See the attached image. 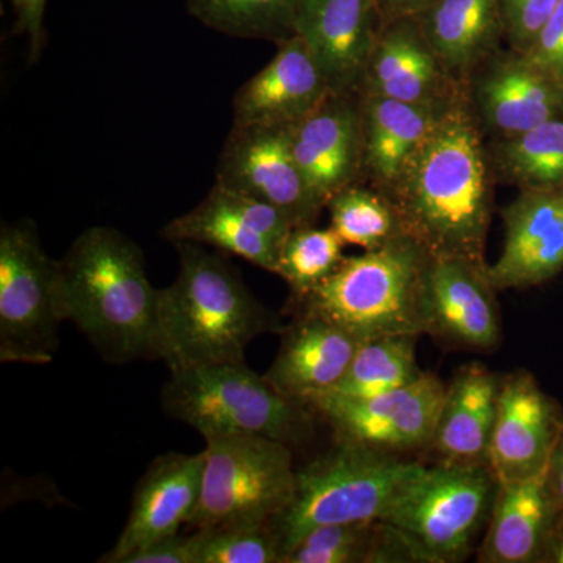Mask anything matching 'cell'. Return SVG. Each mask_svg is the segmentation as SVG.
<instances>
[{"label":"cell","instance_id":"6da1fadb","mask_svg":"<svg viewBox=\"0 0 563 563\" xmlns=\"http://www.w3.org/2000/svg\"><path fill=\"white\" fill-rule=\"evenodd\" d=\"M495 181L487 140L463 84L384 195L395 207L404 233L433 257L487 265Z\"/></svg>","mask_w":563,"mask_h":563},{"label":"cell","instance_id":"7a4b0ae2","mask_svg":"<svg viewBox=\"0 0 563 563\" xmlns=\"http://www.w3.org/2000/svg\"><path fill=\"white\" fill-rule=\"evenodd\" d=\"M158 290L143 252L107 225L87 229L57 262V309L110 363L155 357Z\"/></svg>","mask_w":563,"mask_h":563},{"label":"cell","instance_id":"3957f363","mask_svg":"<svg viewBox=\"0 0 563 563\" xmlns=\"http://www.w3.org/2000/svg\"><path fill=\"white\" fill-rule=\"evenodd\" d=\"M179 273L158 290L155 357L174 369L243 363L247 346L263 333H280V318L218 254L196 243H176Z\"/></svg>","mask_w":563,"mask_h":563},{"label":"cell","instance_id":"277c9868","mask_svg":"<svg viewBox=\"0 0 563 563\" xmlns=\"http://www.w3.org/2000/svg\"><path fill=\"white\" fill-rule=\"evenodd\" d=\"M431 257L407 233L344 257L328 279L298 298L301 313L324 318L362 342L424 335V282Z\"/></svg>","mask_w":563,"mask_h":563},{"label":"cell","instance_id":"5b68a950","mask_svg":"<svg viewBox=\"0 0 563 563\" xmlns=\"http://www.w3.org/2000/svg\"><path fill=\"white\" fill-rule=\"evenodd\" d=\"M426 466L399 454L339 442L296 473L291 503L272 523L282 559L317 526L384 520Z\"/></svg>","mask_w":563,"mask_h":563},{"label":"cell","instance_id":"8992f818","mask_svg":"<svg viewBox=\"0 0 563 563\" xmlns=\"http://www.w3.org/2000/svg\"><path fill=\"white\" fill-rule=\"evenodd\" d=\"M162 401L169 417L202 437L255 433L291 446L313 432L312 409L274 390L246 362L174 369Z\"/></svg>","mask_w":563,"mask_h":563},{"label":"cell","instance_id":"52a82bcc","mask_svg":"<svg viewBox=\"0 0 563 563\" xmlns=\"http://www.w3.org/2000/svg\"><path fill=\"white\" fill-rule=\"evenodd\" d=\"M202 490L188 528L272 525L291 503L290 444L255 433L203 437Z\"/></svg>","mask_w":563,"mask_h":563},{"label":"cell","instance_id":"ba28073f","mask_svg":"<svg viewBox=\"0 0 563 563\" xmlns=\"http://www.w3.org/2000/svg\"><path fill=\"white\" fill-rule=\"evenodd\" d=\"M498 481L488 463L439 461L407 485L385 523L406 533L426 563H457L487 526Z\"/></svg>","mask_w":563,"mask_h":563},{"label":"cell","instance_id":"9c48e42d","mask_svg":"<svg viewBox=\"0 0 563 563\" xmlns=\"http://www.w3.org/2000/svg\"><path fill=\"white\" fill-rule=\"evenodd\" d=\"M57 262L29 221L0 231V361L44 365L58 350Z\"/></svg>","mask_w":563,"mask_h":563},{"label":"cell","instance_id":"30bf717a","mask_svg":"<svg viewBox=\"0 0 563 563\" xmlns=\"http://www.w3.org/2000/svg\"><path fill=\"white\" fill-rule=\"evenodd\" d=\"M444 393L446 384L426 372L415 383L383 395L350 398L325 393L309 407L331 424L339 442L401 455L429 450Z\"/></svg>","mask_w":563,"mask_h":563},{"label":"cell","instance_id":"8fae6325","mask_svg":"<svg viewBox=\"0 0 563 563\" xmlns=\"http://www.w3.org/2000/svg\"><path fill=\"white\" fill-rule=\"evenodd\" d=\"M217 184L277 207L298 228L325 209L310 190L291 151L290 128L233 125L218 163Z\"/></svg>","mask_w":563,"mask_h":563},{"label":"cell","instance_id":"7c38bea8","mask_svg":"<svg viewBox=\"0 0 563 563\" xmlns=\"http://www.w3.org/2000/svg\"><path fill=\"white\" fill-rule=\"evenodd\" d=\"M296 222L272 203L214 184L198 207L165 225L169 242L206 244L277 274L282 244Z\"/></svg>","mask_w":563,"mask_h":563},{"label":"cell","instance_id":"4fadbf2b","mask_svg":"<svg viewBox=\"0 0 563 563\" xmlns=\"http://www.w3.org/2000/svg\"><path fill=\"white\" fill-rule=\"evenodd\" d=\"M485 140L512 139L563 118V88L520 52L498 51L465 81Z\"/></svg>","mask_w":563,"mask_h":563},{"label":"cell","instance_id":"5bb4252c","mask_svg":"<svg viewBox=\"0 0 563 563\" xmlns=\"http://www.w3.org/2000/svg\"><path fill=\"white\" fill-rule=\"evenodd\" d=\"M563 432V409L526 369L503 376L488 465L498 484L531 479L547 470Z\"/></svg>","mask_w":563,"mask_h":563},{"label":"cell","instance_id":"9a60e30c","mask_svg":"<svg viewBox=\"0 0 563 563\" xmlns=\"http://www.w3.org/2000/svg\"><path fill=\"white\" fill-rule=\"evenodd\" d=\"M487 266L432 255L424 282L428 335L459 350L483 352L498 346L501 314Z\"/></svg>","mask_w":563,"mask_h":563},{"label":"cell","instance_id":"2e32d148","mask_svg":"<svg viewBox=\"0 0 563 563\" xmlns=\"http://www.w3.org/2000/svg\"><path fill=\"white\" fill-rule=\"evenodd\" d=\"M291 151L318 201L363 181L361 92L332 91L290 128Z\"/></svg>","mask_w":563,"mask_h":563},{"label":"cell","instance_id":"e0dca14e","mask_svg":"<svg viewBox=\"0 0 563 563\" xmlns=\"http://www.w3.org/2000/svg\"><path fill=\"white\" fill-rule=\"evenodd\" d=\"M501 218L503 252L487 266L496 291L539 287L563 273V192L520 191Z\"/></svg>","mask_w":563,"mask_h":563},{"label":"cell","instance_id":"ac0fdd59","mask_svg":"<svg viewBox=\"0 0 563 563\" xmlns=\"http://www.w3.org/2000/svg\"><path fill=\"white\" fill-rule=\"evenodd\" d=\"M206 453H169L151 463L133 493L120 539L99 562L121 563L147 544L179 533L201 498Z\"/></svg>","mask_w":563,"mask_h":563},{"label":"cell","instance_id":"d6986e66","mask_svg":"<svg viewBox=\"0 0 563 563\" xmlns=\"http://www.w3.org/2000/svg\"><path fill=\"white\" fill-rule=\"evenodd\" d=\"M333 91L320 62L299 35L282 41L273 60L240 88L233 125L291 128Z\"/></svg>","mask_w":563,"mask_h":563},{"label":"cell","instance_id":"ffe728a7","mask_svg":"<svg viewBox=\"0 0 563 563\" xmlns=\"http://www.w3.org/2000/svg\"><path fill=\"white\" fill-rule=\"evenodd\" d=\"M413 16L380 24L361 91L409 103L450 101L461 90Z\"/></svg>","mask_w":563,"mask_h":563},{"label":"cell","instance_id":"44dd1931","mask_svg":"<svg viewBox=\"0 0 563 563\" xmlns=\"http://www.w3.org/2000/svg\"><path fill=\"white\" fill-rule=\"evenodd\" d=\"M280 333L279 352L263 376L274 390L306 407L339 385L365 343L333 322L309 313H301Z\"/></svg>","mask_w":563,"mask_h":563},{"label":"cell","instance_id":"7402d4cb","mask_svg":"<svg viewBox=\"0 0 563 563\" xmlns=\"http://www.w3.org/2000/svg\"><path fill=\"white\" fill-rule=\"evenodd\" d=\"M380 27L374 0H299L295 35L320 62L333 91H361Z\"/></svg>","mask_w":563,"mask_h":563},{"label":"cell","instance_id":"603a6c76","mask_svg":"<svg viewBox=\"0 0 563 563\" xmlns=\"http://www.w3.org/2000/svg\"><path fill=\"white\" fill-rule=\"evenodd\" d=\"M503 376L479 362L466 363L446 384L429 450L439 461L488 463Z\"/></svg>","mask_w":563,"mask_h":563},{"label":"cell","instance_id":"cb8c5ba5","mask_svg":"<svg viewBox=\"0 0 563 563\" xmlns=\"http://www.w3.org/2000/svg\"><path fill=\"white\" fill-rule=\"evenodd\" d=\"M451 99L409 103L361 92L363 181L387 191L435 128Z\"/></svg>","mask_w":563,"mask_h":563},{"label":"cell","instance_id":"d4e9b609","mask_svg":"<svg viewBox=\"0 0 563 563\" xmlns=\"http://www.w3.org/2000/svg\"><path fill=\"white\" fill-rule=\"evenodd\" d=\"M544 473L531 479L498 484L479 563H540L559 514Z\"/></svg>","mask_w":563,"mask_h":563},{"label":"cell","instance_id":"484cf974","mask_svg":"<svg viewBox=\"0 0 563 563\" xmlns=\"http://www.w3.org/2000/svg\"><path fill=\"white\" fill-rule=\"evenodd\" d=\"M413 18L450 76L461 84L501 51L499 0H437Z\"/></svg>","mask_w":563,"mask_h":563},{"label":"cell","instance_id":"4316f807","mask_svg":"<svg viewBox=\"0 0 563 563\" xmlns=\"http://www.w3.org/2000/svg\"><path fill=\"white\" fill-rule=\"evenodd\" d=\"M496 181L520 191L563 192V118L512 139L487 141Z\"/></svg>","mask_w":563,"mask_h":563},{"label":"cell","instance_id":"83f0119b","mask_svg":"<svg viewBox=\"0 0 563 563\" xmlns=\"http://www.w3.org/2000/svg\"><path fill=\"white\" fill-rule=\"evenodd\" d=\"M418 335H391L362 344L343 379L332 391L350 398H372L420 379Z\"/></svg>","mask_w":563,"mask_h":563},{"label":"cell","instance_id":"f1b7e54d","mask_svg":"<svg viewBox=\"0 0 563 563\" xmlns=\"http://www.w3.org/2000/svg\"><path fill=\"white\" fill-rule=\"evenodd\" d=\"M299 0H188L207 27L236 38L282 41L295 35Z\"/></svg>","mask_w":563,"mask_h":563},{"label":"cell","instance_id":"f546056e","mask_svg":"<svg viewBox=\"0 0 563 563\" xmlns=\"http://www.w3.org/2000/svg\"><path fill=\"white\" fill-rule=\"evenodd\" d=\"M331 228L344 244L376 250L402 235V225L390 199L365 181L344 188L328 203Z\"/></svg>","mask_w":563,"mask_h":563},{"label":"cell","instance_id":"4dcf8cb0","mask_svg":"<svg viewBox=\"0 0 563 563\" xmlns=\"http://www.w3.org/2000/svg\"><path fill=\"white\" fill-rule=\"evenodd\" d=\"M344 246L332 228L312 224L292 229L280 247L277 276L290 285L296 298H302L335 272L344 258Z\"/></svg>","mask_w":563,"mask_h":563},{"label":"cell","instance_id":"1f68e13d","mask_svg":"<svg viewBox=\"0 0 563 563\" xmlns=\"http://www.w3.org/2000/svg\"><path fill=\"white\" fill-rule=\"evenodd\" d=\"M380 520L317 526L303 533L282 563H372Z\"/></svg>","mask_w":563,"mask_h":563},{"label":"cell","instance_id":"d6a6232c","mask_svg":"<svg viewBox=\"0 0 563 563\" xmlns=\"http://www.w3.org/2000/svg\"><path fill=\"white\" fill-rule=\"evenodd\" d=\"M201 532L199 563H280L279 539L272 525L224 526Z\"/></svg>","mask_w":563,"mask_h":563},{"label":"cell","instance_id":"836d02e7","mask_svg":"<svg viewBox=\"0 0 563 563\" xmlns=\"http://www.w3.org/2000/svg\"><path fill=\"white\" fill-rule=\"evenodd\" d=\"M562 0H499L504 41L509 49L525 54L550 21Z\"/></svg>","mask_w":563,"mask_h":563},{"label":"cell","instance_id":"e575fe53","mask_svg":"<svg viewBox=\"0 0 563 563\" xmlns=\"http://www.w3.org/2000/svg\"><path fill=\"white\" fill-rule=\"evenodd\" d=\"M523 55L563 88V0Z\"/></svg>","mask_w":563,"mask_h":563},{"label":"cell","instance_id":"d590c367","mask_svg":"<svg viewBox=\"0 0 563 563\" xmlns=\"http://www.w3.org/2000/svg\"><path fill=\"white\" fill-rule=\"evenodd\" d=\"M201 532L165 537L129 554L121 563H199Z\"/></svg>","mask_w":563,"mask_h":563},{"label":"cell","instance_id":"8d00e7d4","mask_svg":"<svg viewBox=\"0 0 563 563\" xmlns=\"http://www.w3.org/2000/svg\"><path fill=\"white\" fill-rule=\"evenodd\" d=\"M16 16V31L27 35L31 54L38 55L44 41V14L47 0H10Z\"/></svg>","mask_w":563,"mask_h":563},{"label":"cell","instance_id":"74e56055","mask_svg":"<svg viewBox=\"0 0 563 563\" xmlns=\"http://www.w3.org/2000/svg\"><path fill=\"white\" fill-rule=\"evenodd\" d=\"M544 483L559 509H563V432L555 443L550 462L544 470Z\"/></svg>","mask_w":563,"mask_h":563},{"label":"cell","instance_id":"f35d334b","mask_svg":"<svg viewBox=\"0 0 563 563\" xmlns=\"http://www.w3.org/2000/svg\"><path fill=\"white\" fill-rule=\"evenodd\" d=\"M380 24L396 18L417 16L421 11L429 9L437 0H374Z\"/></svg>","mask_w":563,"mask_h":563},{"label":"cell","instance_id":"ab89813d","mask_svg":"<svg viewBox=\"0 0 563 563\" xmlns=\"http://www.w3.org/2000/svg\"><path fill=\"white\" fill-rule=\"evenodd\" d=\"M540 563H563V509L559 510L558 517H555Z\"/></svg>","mask_w":563,"mask_h":563}]
</instances>
